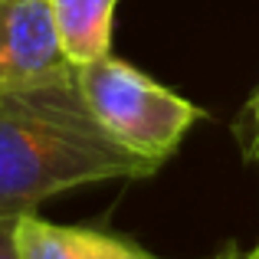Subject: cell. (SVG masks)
Here are the masks:
<instances>
[{
    "instance_id": "7",
    "label": "cell",
    "mask_w": 259,
    "mask_h": 259,
    "mask_svg": "<svg viewBox=\"0 0 259 259\" xmlns=\"http://www.w3.org/2000/svg\"><path fill=\"white\" fill-rule=\"evenodd\" d=\"M17 223H20V217H0V259H20Z\"/></svg>"
},
{
    "instance_id": "5",
    "label": "cell",
    "mask_w": 259,
    "mask_h": 259,
    "mask_svg": "<svg viewBox=\"0 0 259 259\" xmlns=\"http://www.w3.org/2000/svg\"><path fill=\"white\" fill-rule=\"evenodd\" d=\"M66 59L85 66L112 53V20L118 0H50Z\"/></svg>"
},
{
    "instance_id": "8",
    "label": "cell",
    "mask_w": 259,
    "mask_h": 259,
    "mask_svg": "<svg viewBox=\"0 0 259 259\" xmlns=\"http://www.w3.org/2000/svg\"><path fill=\"white\" fill-rule=\"evenodd\" d=\"M210 259H243V253L236 246H227V249H220L217 256H210Z\"/></svg>"
},
{
    "instance_id": "4",
    "label": "cell",
    "mask_w": 259,
    "mask_h": 259,
    "mask_svg": "<svg viewBox=\"0 0 259 259\" xmlns=\"http://www.w3.org/2000/svg\"><path fill=\"white\" fill-rule=\"evenodd\" d=\"M17 253L20 259H164L121 236H108L85 227L39 220L36 213H23L17 223Z\"/></svg>"
},
{
    "instance_id": "9",
    "label": "cell",
    "mask_w": 259,
    "mask_h": 259,
    "mask_svg": "<svg viewBox=\"0 0 259 259\" xmlns=\"http://www.w3.org/2000/svg\"><path fill=\"white\" fill-rule=\"evenodd\" d=\"M243 259H259V246H253L249 253H243Z\"/></svg>"
},
{
    "instance_id": "2",
    "label": "cell",
    "mask_w": 259,
    "mask_h": 259,
    "mask_svg": "<svg viewBox=\"0 0 259 259\" xmlns=\"http://www.w3.org/2000/svg\"><path fill=\"white\" fill-rule=\"evenodd\" d=\"M76 82L89 112L132 154L164 164L203 118V112L174 89L154 82L141 69L112 53L76 69Z\"/></svg>"
},
{
    "instance_id": "3",
    "label": "cell",
    "mask_w": 259,
    "mask_h": 259,
    "mask_svg": "<svg viewBox=\"0 0 259 259\" xmlns=\"http://www.w3.org/2000/svg\"><path fill=\"white\" fill-rule=\"evenodd\" d=\"M76 79L50 0H0V99Z\"/></svg>"
},
{
    "instance_id": "6",
    "label": "cell",
    "mask_w": 259,
    "mask_h": 259,
    "mask_svg": "<svg viewBox=\"0 0 259 259\" xmlns=\"http://www.w3.org/2000/svg\"><path fill=\"white\" fill-rule=\"evenodd\" d=\"M236 141H240V148H243V158L253 167H259V85H256V92L249 95L240 121H236Z\"/></svg>"
},
{
    "instance_id": "1",
    "label": "cell",
    "mask_w": 259,
    "mask_h": 259,
    "mask_svg": "<svg viewBox=\"0 0 259 259\" xmlns=\"http://www.w3.org/2000/svg\"><path fill=\"white\" fill-rule=\"evenodd\" d=\"M154 171L158 164L121 148L95 121L76 79L0 99V217L33 213L72 187Z\"/></svg>"
}]
</instances>
